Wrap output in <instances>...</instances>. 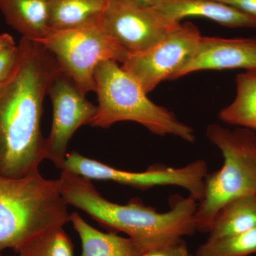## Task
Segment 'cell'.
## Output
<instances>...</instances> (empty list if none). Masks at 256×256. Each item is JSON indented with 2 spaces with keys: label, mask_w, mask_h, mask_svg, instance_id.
Returning <instances> with one entry per match:
<instances>
[{
  "label": "cell",
  "mask_w": 256,
  "mask_h": 256,
  "mask_svg": "<svg viewBox=\"0 0 256 256\" xmlns=\"http://www.w3.org/2000/svg\"><path fill=\"white\" fill-rule=\"evenodd\" d=\"M18 46L14 70L0 85V176L9 178L40 173L46 160L44 100L52 80L64 72L40 42L22 37Z\"/></svg>",
  "instance_id": "obj_1"
},
{
  "label": "cell",
  "mask_w": 256,
  "mask_h": 256,
  "mask_svg": "<svg viewBox=\"0 0 256 256\" xmlns=\"http://www.w3.org/2000/svg\"><path fill=\"white\" fill-rule=\"evenodd\" d=\"M58 180L67 204L86 212L104 226L127 234L142 252L178 246L183 237L196 230L198 203L192 196H174L170 210L161 213L138 200L127 204L108 201L92 180L67 170H62Z\"/></svg>",
  "instance_id": "obj_2"
},
{
  "label": "cell",
  "mask_w": 256,
  "mask_h": 256,
  "mask_svg": "<svg viewBox=\"0 0 256 256\" xmlns=\"http://www.w3.org/2000/svg\"><path fill=\"white\" fill-rule=\"evenodd\" d=\"M70 222L60 180L40 173L21 178L0 176V250L18 252L32 239Z\"/></svg>",
  "instance_id": "obj_3"
},
{
  "label": "cell",
  "mask_w": 256,
  "mask_h": 256,
  "mask_svg": "<svg viewBox=\"0 0 256 256\" xmlns=\"http://www.w3.org/2000/svg\"><path fill=\"white\" fill-rule=\"evenodd\" d=\"M94 82L98 105L89 126L108 128L116 122L132 121L158 136L171 134L194 142V130L166 108L152 102L140 84L118 62L104 60L99 64Z\"/></svg>",
  "instance_id": "obj_4"
},
{
  "label": "cell",
  "mask_w": 256,
  "mask_h": 256,
  "mask_svg": "<svg viewBox=\"0 0 256 256\" xmlns=\"http://www.w3.org/2000/svg\"><path fill=\"white\" fill-rule=\"evenodd\" d=\"M206 136L222 152L224 164L206 175L204 195L197 205L196 230L208 233L216 216L224 206L240 197L256 196V134L240 128L230 130L210 124Z\"/></svg>",
  "instance_id": "obj_5"
},
{
  "label": "cell",
  "mask_w": 256,
  "mask_h": 256,
  "mask_svg": "<svg viewBox=\"0 0 256 256\" xmlns=\"http://www.w3.org/2000/svg\"><path fill=\"white\" fill-rule=\"evenodd\" d=\"M37 42L50 50L64 74L84 94L95 92L94 72L104 60L122 64L128 53L99 22L68 30H52Z\"/></svg>",
  "instance_id": "obj_6"
},
{
  "label": "cell",
  "mask_w": 256,
  "mask_h": 256,
  "mask_svg": "<svg viewBox=\"0 0 256 256\" xmlns=\"http://www.w3.org/2000/svg\"><path fill=\"white\" fill-rule=\"evenodd\" d=\"M88 180H106L138 188L176 186L186 190L190 196L200 201L204 195V180L208 174L204 160H198L182 168L153 169L141 172L124 171L100 162L68 153L64 169Z\"/></svg>",
  "instance_id": "obj_7"
},
{
  "label": "cell",
  "mask_w": 256,
  "mask_h": 256,
  "mask_svg": "<svg viewBox=\"0 0 256 256\" xmlns=\"http://www.w3.org/2000/svg\"><path fill=\"white\" fill-rule=\"evenodd\" d=\"M100 24L128 54L148 50L182 24L154 6L132 0H109Z\"/></svg>",
  "instance_id": "obj_8"
},
{
  "label": "cell",
  "mask_w": 256,
  "mask_h": 256,
  "mask_svg": "<svg viewBox=\"0 0 256 256\" xmlns=\"http://www.w3.org/2000/svg\"><path fill=\"white\" fill-rule=\"evenodd\" d=\"M202 34L194 24L188 22L154 46L129 54L122 68L149 94L165 80H173L196 50Z\"/></svg>",
  "instance_id": "obj_9"
},
{
  "label": "cell",
  "mask_w": 256,
  "mask_h": 256,
  "mask_svg": "<svg viewBox=\"0 0 256 256\" xmlns=\"http://www.w3.org/2000/svg\"><path fill=\"white\" fill-rule=\"evenodd\" d=\"M53 105V120L46 138V160L63 170L70 138L80 126L89 124L96 112V106L64 72L55 77L48 88Z\"/></svg>",
  "instance_id": "obj_10"
},
{
  "label": "cell",
  "mask_w": 256,
  "mask_h": 256,
  "mask_svg": "<svg viewBox=\"0 0 256 256\" xmlns=\"http://www.w3.org/2000/svg\"><path fill=\"white\" fill-rule=\"evenodd\" d=\"M256 70V38L203 36L173 80L203 70Z\"/></svg>",
  "instance_id": "obj_11"
},
{
  "label": "cell",
  "mask_w": 256,
  "mask_h": 256,
  "mask_svg": "<svg viewBox=\"0 0 256 256\" xmlns=\"http://www.w3.org/2000/svg\"><path fill=\"white\" fill-rule=\"evenodd\" d=\"M152 6L181 22L188 18H207L228 28H256V20L215 0H154Z\"/></svg>",
  "instance_id": "obj_12"
},
{
  "label": "cell",
  "mask_w": 256,
  "mask_h": 256,
  "mask_svg": "<svg viewBox=\"0 0 256 256\" xmlns=\"http://www.w3.org/2000/svg\"><path fill=\"white\" fill-rule=\"evenodd\" d=\"M6 23L22 35L38 42L50 31L48 0H0Z\"/></svg>",
  "instance_id": "obj_13"
},
{
  "label": "cell",
  "mask_w": 256,
  "mask_h": 256,
  "mask_svg": "<svg viewBox=\"0 0 256 256\" xmlns=\"http://www.w3.org/2000/svg\"><path fill=\"white\" fill-rule=\"evenodd\" d=\"M70 222L82 240L80 256H141L143 254L129 237L100 232L82 220L77 212L70 214Z\"/></svg>",
  "instance_id": "obj_14"
},
{
  "label": "cell",
  "mask_w": 256,
  "mask_h": 256,
  "mask_svg": "<svg viewBox=\"0 0 256 256\" xmlns=\"http://www.w3.org/2000/svg\"><path fill=\"white\" fill-rule=\"evenodd\" d=\"M109 0H48L52 30H68L99 22Z\"/></svg>",
  "instance_id": "obj_15"
},
{
  "label": "cell",
  "mask_w": 256,
  "mask_h": 256,
  "mask_svg": "<svg viewBox=\"0 0 256 256\" xmlns=\"http://www.w3.org/2000/svg\"><path fill=\"white\" fill-rule=\"evenodd\" d=\"M256 226V196L240 197L229 202L220 210L208 233V239L236 235Z\"/></svg>",
  "instance_id": "obj_16"
},
{
  "label": "cell",
  "mask_w": 256,
  "mask_h": 256,
  "mask_svg": "<svg viewBox=\"0 0 256 256\" xmlns=\"http://www.w3.org/2000/svg\"><path fill=\"white\" fill-rule=\"evenodd\" d=\"M236 84L235 98L218 117L225 124L256 130V70L238 74Z\"/></svg>",
  "instance_id": "obj_17"
},
{
  "label": "cell",
  "mask_w": 256,
  "mask_h": 256,
  "mask_svg": "<svg viewBox=\"0 0 256 256\" xmlns=\"http://www.w3.org/2000/svg\"><path fill=\"white\" fill-rule=\"evenodd\" d=\"M256 254V226L225 238L206 240L197 249L196 256H249Z\"/></svg>",
  "instance_id": "obj_18"
},
{
  "label": "cell",
  "mask_w": 256,
  "mask_h": 256,
  "mask_svg": "<svg viewBox=\"0 0 256 256\" xmlns=\"http://www.w3.org/2000/svg\"><path fill=\"white\" fill-rule=\"evenodd\" d=\"M16 252L18 256H74L73 244L63 227L35 237Z\"/></svg>",
  "instance_id": "obj_19"
},
{
  "label": "cell",
  "mask_w": 256,
  "mask_h": 256,
  "mask_svg": "<svg viewBox=\"0 0 256 256\" xmlns=\"http://www.w3.org/2000/svg\"><path fill=\"white\" fill-rule=\"evenodd\" d=\"M18 45L0 52V85L9 78L14 70L18 58Z\"/></svg>",
  "instance_id": "obj_20"
},
{
  "label": "cell",
  "mask_w": 256,
  "mask_h": 256,
  "mask_svg": "<svg viewBox=\"0 0 256 256\" xmlns=\"http://www.w3.org/2000/svg\"><path fill=\"white\" fill-rule=\"evenodd\" d=\"M256 20V0H215Z\"/></svg>",
  "instance_id": "obj_21"
},
{
  "label": "cell",
  "mask_w": 256,
  "mask_h": 256,
  "mask_svg": "<svg viewBox=\"0 0 256 256\" xmlns=\"http://www.w3.org/2000/svg\"><path fill=\"white\" fill-rule=\"evenodd\" d=\"M186 250L188 248L182 242L175 246L156 249L143 252L141 256H181Z\"/></svg>",
  "instance_id": "obj_22"
},
{
  "label": "cell",
  "mask_w": 256,
  "mask_h": 256,
  "mask_svg": "<svg viewBox=\"0 0 256 256\" xmlns=\"http://www.w3.org/2000/svg\"><path fill=\"white\" fill-rule=\"evenodd\" d=\"M15 45L16 44L13 40V37L9 34L4 33L0 34V52Z\"/></svg>",
  "instance_id": "obj_23"
},
{
  "label": "cell",
  "mask_w": 256,
  "mask_h": 256,
  "mask_svg": "<svg viewBox=\"0 0 256 256\" xmlns=\"http://www.w3.org/2000/svg\"><path fill=\"white\" fill-rule=\"evenodd\" d=\"M138 4L146 5V6H152L154 0H132Z\"/></svg>",
  "instance_id": "obj_24"
},
{
  "label": "cell",
  "mask_w": 256,
  "mask_h": 256,
  "mask_svg": "<svg viewBox=\"0 0 256 256\" xmlns=\"http://www.w3.org/2000/svg\"><path fill=\"white\" fill-rule=\"evenodd\" d=\"M181 256H191L190 255V254H188V250H186V252H183L182 255Z\"/></svg>",
  "instance_id": "obj_25"
},
{
  "label": "cell",
  "mask_w": 256,
  "mask_h": 256,
  "mask_svg": "<svg viewBox=\"0 0 256 256\" xmlns=\"http://www.w3.org/2000/svg\"><path fill=\"white\" fill-rule=\"evenodd\" d=\"M1 252H2V250H0V256H2V255Z\"/></svg>",
  "instance_id": "obj_26"
}]
</instances>
